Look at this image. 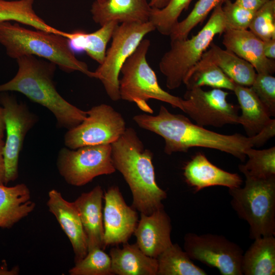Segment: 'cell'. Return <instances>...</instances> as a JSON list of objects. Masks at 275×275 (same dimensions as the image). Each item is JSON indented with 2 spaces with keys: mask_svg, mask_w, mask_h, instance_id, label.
I'll return each mask as SVG.
<instances>
[{
  "mask_svg": "<svg viewBox=\"0 0 275 275\" xmlns=\"http://www.w3.org/2000/svg\"><path fill=\"white\" fill-rule=\"evenodd\" d=\"M229 193L233 209L249 224L252 239L275 235V176L245 177L243 187L229 188Z\"/></svg>",
  "mask_w": 275,
  "mask_h": 275,
  "instance_id": "cell-7",
  "label": "cell"
},
{
  "mask_svg": "<svg viewBox=\"0 0 275 275\" xmlns=\"http://www.w3.org/2000/svg\"><path fill=\"white\" fill-rule=\"evenodd\" d=\"M222 5L216 6L201 30L191 38L171 40L170 48L159 63L166 86L176 89L184 83L191 70L198 63L215 36L225 31Z\"/></svg>",
  "mask_w": 275,
  "mask_h": 275,
  "instance_id": "cell-5",
  "label": "cell"
},
{
  "mask_svg": "<svg viewBox=\"0 0 275 275\" xmlns=\"http://www.w3.org/2000/svg\"><path fill=\"white\" fill-rule=\"evenodd\" d=\"M245 153L248 159L239 166L245 177L265 179L275 176V146L262 150L249 148Z\"/></svg>",
  "mask_w": 275,
  "mask_h": 275,
  "instance_id": "cell-30",
  "label": "cell"
},
{
  "mask_svg": "<svg viewBox=\"0 0 275 275\" xmlns=\"http://www.w3.org/2000/svg\"><path fill=\"white\" fill-rule=\"evenodd\" d=\"M119 24L115 21L108 22L92 33L76 30L71 33L64 32L63 37L67 39L68 46L74 53L85 52L101 64L105 56L107 43Z\"/></svg>",
  "mask_w": 275,
  "mask_h": 275,
  "instance_id": "cell-25",
  "label": "cell"
},
{
  "mask_svg": "<svg viewBox=\"0 0 275 275\" xmlns=\"http://www.w3.org/2000/svg\"><path fill=\"white\" fill-rule=\"evenodd\" d=\"M274 236L254 239L243 253L241 268L244 275H274L275 274Z\"/></svg>",
  "mask_w": 275,
  "mask_h": 275,
  "instance_id": "cell-26",
  "label": "cell"
},
{
  "mask_svg": "<svg viewBox=\"0 0 275 275\" xmlns=\"http://www.w3.org/2000/svg\"><path fill=\"white\" fill-rule=\"evenodd\" d=\"M248 29L263 41L275 39V0L255 12Z\"/></svg>",
  "mask_w": 275,
  "mask_h": 275,
  "instance_id": "cell-34",
  "label": "cell"
},
{
  "mask_svg": "<svg viewBox=\"0 0 275 275\" xmlns=\"http://www.w3.org/2000/svg\"><path fill=\"white\" fill-rule=\"evenodd\" d=\"M103 209L104 243L105 247L127 242L139 222L137 212L129 206L119 187H109L104 193Z\"/></svg>",
  "mask_w": 275,
  "mask_h": 275,
  "instance_id": "cell-14",
  "label": "cell"
},
{
  "mask_svg": "<svg viewBox=\"0 0 275 275\" xmlns=\"http://www.w3.org/2000/svg\"><path fill=\"white\" fill-rule=\"evenodd\" d=\"M184 249L191 260L215 267L223 275H242V249L225 237L212 234L187 233Z\"/></svg>",
  "mask_w": 275,
  "mask_h": 275,
  "instance_id": "cell-11",
  "label": "cell"
},
{
  "mask_svg": "<svg viewBox=\"0 0 275 275\" xmlns=\"http://www.w3.org/2000/svg\"><path fill=\"white\" fill-rule=\"evenodd\" d=\"M171 231V219L162 207L150 214L141 213L133 234L139 248L147 256L157 258L173 243Z\"/></svg>",
  "mask_w": 275,
  "mask_h": 275,
  "instance_id": "cell-15",
  "label": "cell"
},
{
  "mask_svg": "<svg viewBox=\"0 0 275 275\" xmlns=\"http://www.w3.org/2000/svg\"><path fill=\"white\" fill-rule=\"evenodd\" d=\"M5 143L0 140V185H5V167L4 158V147Z\"/></svg>",
  "mask_w": 275,
  "mask_h": 275,
  "instance_id": "cell-39",
  "label": "cell"
},
{
  "mask_svg": "<svg viewBox=\"0 0 275 275\" xmlns=\"http://www.w3.org/2000/svg\"><path fill=\"white\" fill-rule=\"evenodd\" d=\"M5 129L3 108L2 107H0V140H3Z\"/></svg>",
  "mask_w": 275,
  "mask_h": 275,
  "instance_id": "cell-42",
  "label": "cell"
},
{
  "mask_svg": "<svg viewBox=\"0 0 275 275\" xmlns=\"http://www.w3.org/2000/svg\"><path fill=\"white\" fill-rule=\"evenodd\" d=\"M19 267L17 266H14L10 270H8L5 260H3L0 265V275H16L19 273Z\"/></svg>",
  "mask_w": 275,
  "mask_h": 275,
  "instance_id": "cell-40",
  "label": "cell"
},
{
  "mask_svg": "<svg viewBox=\"0 0 275 275\" xmlns=\"http://www.w3.org/2000/svg\"><path fill=\"white\" fill-rule=\"evenodd\" d=\"M18 69L9 81L0 85V92L16 91L48 109L60 127L70 129L87 116L84 111L65 100L57 91L53 82L57 65L52 62L24 56L16 59Z\"/></svg>",
  "mask_w": 275,
  "mask_h": 275,
  "instance_id": "cell-3",
  "label": "cell"
},
{
  "mask_svg": "<svg viewBox=\"0 0 275 275\" xmlns=\"http://www.w3.org/2000/svg\"><path fill=\"white\" fill-rule=\"evenodd\" d=\"M223 44L227 49L251 64L257 73L272 74L274 60L267 58L264 53L263 41L249 30H226Z\"/></svg>",
  "mask_w": 275,
  "mask_h": 275,
  "instance_id": "cell-17",
  "label": "cell"
},
{
  "mask_svg": "<svg viewBox=\"0 0 275 275\" xmlns=\"http://www.w3.org/2000/svg\"><path fill=\"white\" fill-rule=\"evenodd\" d=\"M87 113L85 119L77 126L69 129L65 135V144L69 149L111 144L126 129L122 115L109 105H95Z\"/></svg>",
  "mask_w": 275,
  "mask_h": 275,
  "instance_id": "cell-10",
  "label": "cell"
},
{
  "mask_svg": "<svg viewBox=\"0 0 275 275\" xmlns=\"http://www.w3.org/2000/svg\"><path fill=\"white\" fill-rule=\"evenodd\" d=\"M157 275H206L197 266L185 251L177 244L172 243L156 258Z\"/></svg>",
  "mask_w": 275,
  "mask_h": 275,
  "instance_id": "cell-28",
  "label": "cell"
},
{
  "mask_svg": "<svg viewBox=\"0 0 275 275\" xmlns=\"http://www.w3.org/2000/svg\"><path fill=\"white\" fill-rule=\"evenodd\" d=\"M209 47L203 53L201 61L215 64L236 85L252 86L257 73L251 64L212 42Z\"/></svg>",
  "mask_w": 275,
  "mask_h": 275,
  "instance_id": "cell-24",
  "label": "cell"
},
{
  "mask_svg": "<svg viewBox=\"0 0 275 275\" xmlns=\"http://www.w3.org/2000/svg\"><path fill=\"white\" fill-rule=\"evenodd\" d=\"M269 112L275 116V77L272 74L257 73L250 87Z\"/></svg>",
  "mask_w": 275,
  "mask_h": 275,
  "instance_id": "cell-35",
  "label": "cell"
},
{
  "mask_svg": "<svg viewBox=\"0 0 275 275\" xmlns=\"http://www.w3.org/2000/svg\"><path fill=\"white\" fill-rule=\"evenodd\" d=\"M111 153V144L63 148L58 154L57 168L68 184L83 186L97 176L115 172Z\"/></svg>",
  "mask_w": 275,
  "mask_h": 275,
  "instance_id": "cell-9",
  "label": "cell"
},
{
  "mask_svg": "<svg viewBox=\"0 0 275 275\" xmlns=\"http://www.w3.org/2000/svg\"><path fill=\"white\" fill-rule=\"evenodd\" d=\"M170 0H148L152 9H160L164 8Z\"/></svg>",
  "mask_w": 275,
  "mask_h": 275,
  "instance_id": "cell-41",
  "label": "cell"
},
{
  "mask_svg": "<svg viewBox=\"0 0 275 275\" xmlns=\"http://www.w3.org/2000/svg\"><path fill=\"white\" fill-rule=\"evenodd\" d=\"M225 1L198 0L187 16L178 22L169 36L171 40L187 38L191 31L203 22L211 10L218 5H223Z\"/></svg>",
  "mask_w": 275,
  "mask_h": 275,
  "instance_id": "cell-33",
  "label": "cell"
},
{
  "mask_svg": "<svg viewBox=\"0 0 275 275\" xmlns=\"http://www.w3.org/2000/svg\"><path fill=\"white\" fill-rule=\"evenodd\" d=\"M183 84L187 89L209 86L232 91L236 85L216 65L201 61L189 72Z\"/></svg>",
  "mask_w": 275,
  "mask_h": 275,
  "instance_id": "cell-29",
  "label": "cell"
},
{
  "mask_svg": "<svg viewBox=\"0 0 275 275\" xmlns=\"http://www.w3.org/2000/svg\"><path fill=\"white\" fill-rule=\"evenodd\" d=\"M104 192L97 185L82 193L74 202L86 235L88 252L96 248L104 250L102 200Z\"/></svg>",
  "mask_w": 275,
  "mask_h": 275,
  "instance_id": "cell-18",
  "label": "cell"
},
{
  "mask_svg": "<svg viewBox=\"0 0 275 275\" xmlns=\"http://www.w3.org/2000/svg\"><path fill=\"white\" fill-rule=\"evenodd\" d=\"M106 0H95V1H96L97 2L99 3H102L104 2H105Z\"/></svg>",
  "mask_w": 275,
  "mask_h": 275,
  "instance_id": "cell-43",
  "label": "cell"
},
{
  "mask_svg": "<svg viewBox=\"0 0 275 275\" xmlns=\"http://www.w3.org/2000/svg\"><path fill=\"white\" fill-rule=\"evenodd\" d=\"M233 92L241 111L238 124L242 126L248 136L257 135L274 120L250 87L236 84Z\"/></svg>",
  "mask_w": 275,
  "mask_h": 275,
  "instance_id": "cell-23",
  "label": "cell"
},
{
  "mask_svg": "<svg viewBox=\"0 0 275 275\" xmlns=\"http://www.w3.org/2000/svg\"><path fill=\"white\" fill-rule=\"evenodd\" d=\"M133 120L141 128L161 136L165 143L164 151L168 155L187 152L193 147H203L221 151L243 161L247 149L262 146L273 136L268 128L251 137L240 133H219L193 123L183 115L173 114L163 105L157 115L139 114Z\"/></svg>",
  "mask_w": 275,
  "mask_h": 275,
  "instance_id": "cell-1",
  "label": "cell"
},
{
  "mask_svg": "<svg viewBox=\"0 0 275 275\" xmlns=\"http://www.w3.org/2000/svg\"><path fill=\"white\" fill-rule=\"evenodd\" d=\"M35 206L26 184L11 187L0 185V228H11L29 215Z\"/></svg>",
  "mask_w": 275,
  "mask_h": 275,
  "instance_id": "cell-22",
  "label": "cell"
},
{
  "mask_svg": "<svg viewBox=\"0 0 275 275\" xmlns=\"http://www.w3.org/2000/svg\"><path fill=\"white\" fill-rule=\"evenodd\" d=\"M154 30L149 21L124 22L115 29L103 62L94 71L95 78L101 81L112 100L120 99L119 75L123 65L145 37Z\"/></svg>",
  "mask_w": 275,
  "mask_h": 275,
  "instance_id": "cell-8",
  "label": "cell"
},
{
  "mask_svg": "<svg viewBox=\"0 0 275 275\" xmlns=\"http://www.w3.org/2000/svg\"><path fill=\"white\" fill-rule=\"evenodd\" d=\"M34 0H0V23L15 21L36 30L63 36L64 32L47 24L33 9Z\"/></svg>",
  "mask_w": 275,
  "mask_h": 275,
  "instance_id": "cell-27",
  "label": "cell"
},
{
  "mask_svg": "<svg viewBox=\"0 0 275 275\" xmlns=\"http://www.w3.org/2000/svg\"><path fill=\"white\" fill-rule=\"evenodd\" d=\"M150 41L144 38L123 65L119 79L120 99L134 102L146 114L153 113L147 103L158 100L182 111L183 98L173 95L159 86L156 74L149 65L146 56Z\"/></svg>",
  "mask_w": 275,
  "mask_h": 275,
  "instance_id": "cell-6",
  "label": "cell"
},
{
  "mask_svg": "<svg viewBox=\"0 0 275 275\" xmlns=\"http://www.w3.org/2000/svg\"><path fill=\"white\" fill-rule=\"evenodd\" d=\"M183 175L187 184L195 192L213 186L238 187L243 182L239 175L219 168L201 152L197 153L186 163Z\"/></svg>",
  "mask_w": 275,
  "mask_h": 275,
  "instance_id": "cell-19",
  "label": "cell"
},
{
  "mask_svg": "<svg viewBox=\"0 0 275 275\" xmlns=\"http://www.w3.org/2000/svg\"><path fill=\"white\" fill-rule=\"evenodd\" d=\"M68 272L70 275H113L111 257L104 250L94 249L75 263Z\"/></svg>",
  "mask_w": 275,
  "mask_h": 275,
  "instance_id": "cell-32",
  "label": "cell"
},
{
  "mask_svg": "<svg viewBox=\"0 0 275 275\" xmlns=\"http://www.w3.org/2000/svg\"><path fill=\"white\" fill-rule=\"evenodd\" d=\"M193 0H170L164 8L152 9L149 20L161 34L170 36L178 23L181 13Z\"/></svg>",
  "mask_w": 275,
  "mask_h": 275,
  "instance_id": "cell-31",
  "label": "cell"
},
{
  "mask_svg": "<svg viewBox=\"0 0 275 275\" xmlns=\"http://www.w3.org/2000/svg\"><path fill=\"white\" fill-rule=\"evenodd\" d=\"M229 93L221 89L205 91L201 87L187 89L182 111L201 126L222 127L238 124V107L229 102Z\"/></svg>",
  "mask_w": 275,
  "mask_h": 275,
  "instance_id": "cell-12",
  "label": "cell"
},
{
  "mask_svg": "<svg viewBox=\"0 0 275 275\" xmlns=\"http://www.w3.org/2000/svg\"><path fill=\"white\" fill-rule=\"evenodd\" d=\"M0 44L7 55L17 59L24 56H38L52 62L62 70L79 71L95 78L87 64L78 60L70 49L67 38L42 30L33 31L9 21L0 23Z\"/></svg>",
  "mask_w": 275,
  "mask_h": 275,
  "instance_id": "cell-4",
  "label": "cell"
},
{
  "mask_svg": "<svg viewBox=\"0 0 275 275\" xmlns=\"http://www.w3.org/2000/svg\"><path fill=\"white\" fill-rule=\"evenodd\" d=\"M224 4L222 9L226 30L248 29L256 12L247 10L231 0H226Z\"/></svg>",
  "mask_w": 275,
  "mask_h": 275,
  "instance_id": "cell-36",
  "label": "cell"
},
{
  "mask_svg": "<svg viewBox=\"0 0 275 275\" xmlns=\"http://www.w3.org/2000/svg\"><path fill=\"white\" fill-rule=\"evenodd\" d=\"M151 10L148 0H106L102 3L95 1L91 13L94 22L102 25L111 21H149Z\"/></svg>",
  "mask_w": 275,
  "mask_h": 275,
  "instance_id": "cell-20",
  "label": "cell"
},
{
  "mask_svg": "<svg viewBox=\"0 0 275 275\" xmlns=\"http://www.w3.org/2000/svg\"><path fill=\"white\" fill-rule=\"evenodd\" d=\"M263 50L265 57L270 59H275V39L263 41Z\"/></svg>",
  "mask_w": 275,
  "mask_h": 275,
  "instance_id": "cell-38",
  "label": "cell"
},
{
  "mask_svg": "<svg viewBox=\"0 0 275 275\" xmlns=\"http://www.w3.org/2000/svg\"><path fill=\"white\" fill-rule=\"evenodd\" d=\"M46 205L68 238L74 254L75 263L88 253L86 235L78 210L73 202L66 200L61 193L53 189L48 192Z\"/></svg>",
  "mask_w": 275,
  "mask_h": 275,
  "instance_id": "cell-16",
  "label": "cell"
},
{
  "mask_svg": "<svg viewBox=\"0 0 275 275\" xmlns=\"http://www.w3.org/2000/svg\"><path fill=\"white\" fill-rule=\"evenodd\" d=\"M112 159L116 170L123 176L132 195V207L150 214L163 207L167 194L157 185L152 163L153 153L144 147L136 132L126 128L111 144Z\"/></svg>",
  "mask_w": 275,
  "mask_h": 275,
  "instance_id": "cell-2",
  "label": "cell"
},
{
  "mask_svg": "<svg viewBox=\"0 0 275 275\" xmlns=\"http://www.w3.org/2000/svg\"><path fill=\"white\" fill-rule=\"evenodd\" d=\"M269 0H235L238 5L252 11L256 12Z\"/></svg>",
  "mask_w": 275,
  "mask_h": 275,
  "instance_id": "cell-37",
  "label": "cell"
},
{
  "mask_svg": "<svg viewBox=\"0 0 275 275\" xmlns=\"http://www.w3.org/2000/svg\"><path fill=\"white\" fill-rule=\"evenodd\" d=\"M113 274L157 275L156 258L146 255L137 244L123 243V247L115 245L109 254Z\"/></svg>",
  "mask_w": 275,
  "mask_h": 275,
  "instance_id": "cell-21",
  "label": "cell"
},
{
  "mask_svg": "<svg viewBox=\"0 0 275 275\" xmlns=\"http://www.w3.org/2000/svg\"><path fill=\"white\" fill-rule=\"evenodd\" d=\"M6 130L4 147L5 167V184L15 180L18 176V160L24 138L36 121V118L26 106L18 103L8 94L0 96Z\"/></svg>",
  "mask_w": 275,
  "mask_h": 275,
  "instance_id": "cell-13",
  "label": "cell"
}]
</instances>
